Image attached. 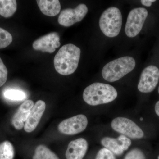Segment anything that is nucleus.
<instances>
[{"label":"nucleus","instance_id":"8","mask_svg":"<svg viewBox=\"0 0 159 159\" xmlns=\"http://www.w3.org/2000/svg\"><path fill=\"white\" fill-rule=\"evenodd\" d=\"M88 124L86 116L79 115L65 119L58 125V130L66 135H75L85 130Z\"/></svg>","mask_w":159,"mask_h":159},{"label":"nucleus","instance_id":"10","mask_svg":"<svg viewBox=\"0 0 159 159\" xmlns=\"http://www.w3.org/2000/svg\"><path fill=\"white\" fill-rule=\"evenodd\" d=\"M60 39L58 33L51 32L34 41L32 47L36 51L52 53L60 46Z\"/></svg>","mask_w":159,"mask_h":159},{"label":"nucleus","instance_id":"13","mask_svg":"<svg viewBox=\"0 0 159 159\" xmlns=\"http://www.w3.org/2000/svg\"><path fill=\"white\" fill-rule=\"evenodd\" d=\"M34 105L33 101L28 100L20 106L11 119V123L15 129L20 130L24 127Z\"/></svg>","mask_w":159,"mask_h":159},{"label":"nucleus","instance_id":"16","mask_svg":"<svg viewBox=\"0 0 159 159\" xmlns=\"http://www.w3.org/2000/svg\"><path fill=\"white\" fill-rule=\"evenodd\" d=\"M17 9L15 0H0V15L5 18L11 17Z\"/></svg>","mask_w":159,"mask_h":159},{"label":"nucleus","instance_id":"15","mask_svg":"<svg viewBox=\"0 0 159 159\" xmlns=\"http://www.w3.org/2000/svg\"><path fill=\"white\" fill-rule=\"evenodd\" d=\"M101 144L105 148L116 155H121L124 150L122 149L121 142L118 139H115L109 137H105L101 140Z\"/></svg>","mask_w":159,"mask_h":159},{"label":"nucleus","instance_id":"18","mask_svg":"<svg viewBox=\"0 0 159 159\" xmlns=\"http://www.w3.org/2000/svg\"><path fill=\"white\" fill-rule=\"evenodd\" d=\"M14 147L11 142L5 141L0 144V159H13Z\"/></svg>","mask_w":159,"mask_h":159},{"label":"nucleus","instance_id":"28","mask_svg":"<svg viewBox=\"0 0 159 159\" xmlns=\"http://www.w3.org/2000/svg\"><path fill=\"white\" fill-rule=\"evenodd\" d=\"M158 159H159V156L158 157Z\"/></svg>","mask_w":159,"mask_h":159},{"label":"nucleus","instance_id":"26","mask_svg":"<svg viewBox=\"0 0 159 159\" xmlns=\"http://www.w3.org/2000/svg\"><path fill=\"white\" fill-rule=\"evenodd\" d=\"M155 110L156 113L159 116V101L156 103L155 106Z\"/></svg>","mask_w":159,"mask_h":159},{"label":"nucleus","instance_id":"25","mask_svg":"<svg viewBox=\"0 0 159 159\" xmlns=\"http://www.w3.org/2000/svg\"><path fill=\"white\" fill-rule=\"evenodd\" d=\"M155 2V0H142L141 1V3L143 6L149 7L151 6L152 2Z\"/></svg>","mask_w":159,"mask_h":159},{"label":"nucleus","instance_id":"19","mask_svg":"<svg viewBox=\"0 0 159 159\" xmlns=\"http://www.w3.org/2000/svg\"><path fill=\"white\" fill-rule=\"evenodd\" d=\"M4 96L6 99L16 101L22 100L26 98L25 93L19 90H6L4 92Z\"/></svg>","mask_w":159,"mask_h":159},{"label":"nucleus","instance_id":"17","mask_svg":"<svg viewBox=\"0 0 159 159\" xmlns=\"http://www.w3.org/2000/svg\"><path fill=\"white\" fill-rule=\"evenodd\" d=\"M33 159H59L54 152L44 145L38 146L34 151Z\"/></svg>","mask_w":159,"mask_h":159},{"label":"nucleus","instance_id":"27","mask_svg":"<svg viewBox=\"0 0 159 159\" xmlns=\"http://www.w3.org/2000/svg\"><path fill=\"white\" fill-rule=\"evenodd\" d=\"M158 92L159 94V87L158 88Z\"/></svg>","mask_w":159,"mask_h":159},{"label":"nucleus","instance_id":"21","mask_svg":"<svg viewBox=\"0 0 159 159\" xmlns=\"http://www.w3.org/2000/svg\"><path fill=\"white\" fill-rule=\"evenodd\" d=\"M124 159H145V157L142 150L135 148L129 152Z\"/></svg>","mask_w":159,"mask_h":159},{"label":"nucleus","instance_id":"7","mask_svg":"<svg viewBox=\"0 0 159 159\" xmlns=\"http://www.w3.org/2000/svg\"><path fill=\"white\" fill-rule=\"evenodd\" d=\"M159 80V69L156 66H148L142 71L138 89L142 93H151L156 88Z\"/></svg>","mask_w":159,"mask_h":159},{"label":"nucleus","instance_id":"20","mask_svg":"<svg viewBox=\"0 0 159 159\" xmlns=\"http://www.w3.org/2000/svg\"><path fill=\"white\" fill-rule=\"evenodd\" d=\"M12 41L11 34L5 29L0 28V49L8 47Z\"/></svg>","mask_w":159,"mask_h":159},{"label":"nucleus","instance_id":"12","mask_svg":"<svg viewBox=\"0 0 159 159\" xmlns=\"http://www.w3.org/2000/svg\"><path fill=\"white\" fill-rule=\"evenodd\" d=\"M88 148V143L83 138H80L69 143L66 152V159H83Z\"/></svg>","mask_w":159,"mask_h":159},{"label":"nucleus","instance_id":"6","mask_svg":"<svg viewBox=\"0 0 159 159\" xmlns=\"http://www.w3.org/2000/svg\"><path fill=\"white\" fill-rule=\"evenodd\" d=\"M111 126L114 130L131 139H142L144 135L143 131L134 122L124 117L114 119Z\"/></svg>","mask_w":159,"mask_h":159},{"label":"nucleus","instance_id":"3","mask_svg":"<svg viewBox=\"0 0 159 159\" xmlns=\"http://www.w3.org/2000/svg\"><path fill=\"white\" fill-rule=\"evenodd\" d=\"M135 65V61L132 57L125 56L114 60L103 67L102 77L108 82H115L130 73Z\"/></svg>","mask_w":159,"mask_h":159},{"label":"nucleus","instance_id":"4","mask_svg":"<svg viewBox=\"0 0 159 159\" xmlns=\"http://www.w3.org/2000/svg\"><path fill=\"white\" fill-rule=\"evenodd\" d=\"M122 20V15L120 10L116 7H110L101 15L99 19V27L106 36L115 37L121 31Z\"/></svg>","mask_w":159,"mask_h":159},{"label":"nucleus","instance_id":"22","mask_svg":"<svg viewBox=\"0 0 159 159\" xmlns=\"http://www.w3.org/2000/svg\"><path fill=\"white\" fill-rule=\"evenodd\" d=\"M95 159H116V157L112 152L104 148L98 151Z\"/></svg>","mask_w":159,"mask_h":159},{"label":"nucleus","instance_id":"23","mask_svg":"<svg viewBox=\"0 0 159 159\" xmlns=\"http://www.w3.org/2000/svg\"><path fill=\"white\" fill-rule=\"evenodd\" d=\"M8 76V70L6 66L0 57V87L4 85L6 82Z\"/></svg>","mask_w":159,"mask_h":159},{"label":"nucleus","instance_id":"24","mask_svg":"<svg viewBox=\"0 0 159 159\" xmlns=\"http://www.w3.org/2000/svg\"><path fill=\"white\" fill-rule=\"evenodd\" d=\"M117 139H119V141L121 142L122 149L124 151L127 150L129 147L131 145V141L130 139L123 135L120 136Z\"/></svg>","mask_w":159,"mask_h":159},{"label":"nucleus","instance_id":"5","mask_svg":"<svg viewBox=\"0 0 159 159\" xmlns=\"http://www.w3.org/2000/svg\"><path fill=\"white\" fill-rule=\"evenodd\" d=\"M148 12L145 8L133 9L129 12L125 26V33L129 37L133 38L139 34L143 28Z\"/></svg>","mask_w":159,"mask_h":159},{"label":"nucleus","instance_id":"1","mask_svg":"<svg viewBox=\"0 0 159 159\" xmlns=\"http://www.w3.org/2000/svg\"><path fill=\"white\" fill-rule=\"evenodd\" d=\"M81 51L73 44L62 46L54 58V67L57 73L62 75H70L78 67Z\"/></svg>","mask_w":159,"mask_h":159},{"label":"nucleus","instance_id":"9","mask_svg":"<svg viewBox=\"0 0 159 159\" xmlns=\"http://www.w3.org/2000/svg\"><path fill=\"white\" fill-rule=\"evenodd\" d=\"M88 11L85 5L80 4L74 9H64L61 12L58 18V23L64 27H70L75 23L81 21Z\"/></svg>","mask_w":159,"mask_h":159},{"label":"nucleus","instance_id":"11","mask_svg":"<svg viewBox=\"0 0 159 159\" xmlns=\"http://www.w3.org/2000/svg\"><path fill=\"white\" fill-rule=\"evenodd\" d=\"M45 109L46 103L43 101L40 100L35 102L24 125L26 132H31L36 129Z\"/></svg>","mask_w":159,"mask_h":159},{"label":"nucleus","instance_id":"14","mask_svg":"<svg viewBox=\"0 0 159 159\" xmlns=\"http://www.w3.org/2000/svg\"><path fill=\"white\" fill-rule=\"evenodd\" d=\"M36 2L43 14L49 16H56L59 14L61 5L58 0H37Z\"/></svg>","mask_w":159,"mask_h":159},{"label":"nucleus","instance_id":"2","mask_svg":"<svg viewBox=\"0 0 159 159\" xmlns=\"http://www.w3.org/2000/svg\"><path fill=\"white\" fill-rule=\"evenodd\" d=\"M118 96L112 86L101 83H94L84 91L83 99L89 105L97 106L112 102Z\"/></svg>","mask_w":159,"mask_h":159}]
</instances>
